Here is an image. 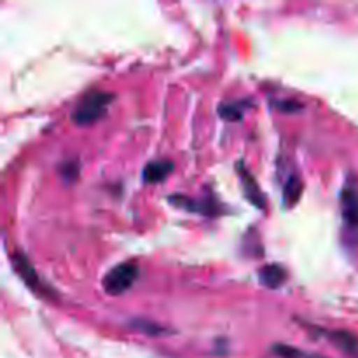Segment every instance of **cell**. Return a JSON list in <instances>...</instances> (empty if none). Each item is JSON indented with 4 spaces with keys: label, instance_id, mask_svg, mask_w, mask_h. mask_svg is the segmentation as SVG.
I'll return each instance as SVG.
<instances>
[{
    "label": "cell",
    "instance_id": "1",
    "mask_svg": "<svg viewBox=\"0 0 358 358\" xmlns=\"http://www.w3.org/2000/svg\"><path fill=\"white\" fill-rule=\"evenodd\" d=\"M114 100V94L108 91H90L79 100V103L73 108L72 119L79 126H90L101 119L107 112L108 105Z\"/></svg>",
    "mask_w": 358,
    "mask_h": 358
},
{
    "label": "cell",
    "instance_id": "2",
    "mask_svg": "<svg viewBox=\"0 0 358 358\" xmlns=\"http://www.w3.org/2000/svg\"><path fill=\"white\" fill-rule=\"evenodd\" d=\"M138 278V268L133 262H121L115 268H112L103 276V290L108 296H121L126 290L131 289L133 283Z\"/></svg>",
    "mask_w": 358,
    "mask_h": 358
},
{
    "label": "cell",
    "instance_id": "3",
    "mask_svg": "<svg viewBox=\"0 0 358 358\" xmlns=\"http://www.w3.org/2000/svg\"><path fill=\"white\" fill-rule=\"evenodd\" d=\"M168 201L171 205L178 206L182 210H187V212H194V213H201V215L206 217H213L219 215L220 213V205L217 203L215 198H203V199H192L189 196L184 194H171L168 198Z\"/></svg>",
    "mask_w": 358,
    "mask_h": 358
},
{
    "label": "cell",
    "instance_id": "4",
    "mask_svg": "<svg viewBox=\"0 0 358 358\" xmlns=\"http://www.w3.org/2000/svg\"><path fill=\"white\" fill-rule=\"evenodd\" d=\"M13 268H14V271L21 276V280H23V282L27 283L31 290L38 292L41 296H48L44 290V283L38 280V275H37V271H35V268L31 266V262L28 261L23 254H21V252L13 254Z\"/></svg>",
    "mask_w": 358,
    "mask_h": 358
},
{
    "label": "cell",
    "instance_id": "5",
    "mask_svg": "<svg viewBox=\"0 0 358 358\" xmlns=\"http://www.w3.org/2000/svg\"><path fill=\"white\" fill-rule=\"evenodd\" d=\"M236 171L240 173L241 185H243V192H245V196H247L248 201H250L254 206H257L259 210H264L266 208V198H264V194H262L261 187L257 185V182H255V178L248 173L243 163L236 164Z\"/></svg>",
    "mask_w": 358,
    "mask_h": 358
},
{
    "label": "cell",
    "instance_id": "6",
    "mask_svg": "<svg viewBox=\"0 0 358 358\" xmlns=\"http://www.w3.org/2000/svg\"><path fill=\"white\" fill-rule=\"evenodd\" d=\"M331 343H334L346 355L358 358V336L350 331H320Z\"/></svg>",
    "mask_w": 358,
    "mask_h": 358
},
{
    "label": "cell",
    "instance_id": "7",
    "mask_svg": "<svg viewBox=\"0 0 358 358\" xmlns=\"http://www.w3.org/2000/svg\"><path fill=\"white\" fill-rule=\"evenodd\" d=\"M341 212L346 226L358 227V191L350 185L341 192Z\"/></svg>",
    "mask_w": 358,
    "mask_h": 358
},
{
    "label": "cell",
    "instance_id": "8",
    "mask_svg": "<svg viewBox=\"0 0 358 358\" xmlns=\"http://www.w3.org/2000/svg\"><path fill=\"white\" fill-rule=\"evenodd\" d=\"M287 271L280 264H268L259 269V282L268 289H280L285 283Z\"/></svg>",
    "mask_w": 358,
    "mask_h": 358
},
{
    "label": "cell",
    "instance_id": "9",
    "mask_svg": "<svg viewBox=\"0 0 358 358\" xmlns=\"http://www.w3.org/2000/svg\"><path fill=\"white\" fill-rule=\"evenodd\" d=\"M171 170H173V163H171V161H150V163L145 164V168H143V180H145L147 184H159V182H163L164 178L171 173Z\"/></svg>",
    "mask_w": 358,
    "mask_h": 358
},
{
    "label": "cell",
    "instance_id": "10",
    "mask_svg": "<svg viewBox=\"0 0 358 358\" xmlns=\"http://www.w3.org/2000/svg\"><path fill=\"white\" fill-rule=\"evenodd\" d=\"M301 194H303V182L297 175H290L289 180L283 185V203L285 206H294L299 201Z\"/></svg>",
    "mask_w": 358,
    "mask_h": 358
},
{
    "label": "cell",
    "instance_id": "11",
    "mask_svg": "<svg viewBox=\"0 0 358 358\" xmlns=\"http://www.w3.org/2000/svg\"><path fill=\"white\" fill-rule=\"evenodd\" d=\"M245 105H248L247 101H224V103L219 105V115L226 121L236 122L241 121L243 117Z\"/></svg>",
    "mask_w": 358,
    "mask_h": 358
},
{
    "label": "cell",
    "instance_id": "12",
    "mask_svg": "<svg viewBox=\"0 0 358 358\" xmlns=\"http://www.w3.org/2000/svg\"><path fill=\"white\" fill-rule=\"evenodd\" d=\"M129 327L135 329V331L143 332L145 336H150V338H156V336L161 334H166L168 329L163 327V325L156 324V322H150V320H143V318H133L129 322Z\"/></svg>",
    "mask_w": 358,
    "mask_h": 358
},
{
    "label": "cell",
    "instance_id": "13",
    "mask_svg": "<svg viewBox=\"0 0 358 358\" xmlns=\"http://www.w3.org/2000/svg\"><path fill=\"white\" fill-rule=\"evenodd\" d=\"M273 353L280 358H310V355L303 352L299 348H294L289 345H275L273 346Z\"/></svg>",
    "mask_w": 358,
    "mask_h": 358
},
{
    "label": "cell",
    "instance_id": "14",
    "mask_svg": "<svg viewBox=\"0 0 358 358\" xmlns=\"http://www.w3.org/2000/svg\"><path fill=\"white\" fill-rule=\"evenodd\" d=\"M62 173L65 177V180H73L79 175V164H77V161H66L65 164H62Z\"/></svg>",
    "mask_w": 358,
    "mask_h": 358
},
{
    "label": "cell",
    "instance_id": "15",
    "mask_svg": "<svg viewBox=\"0 0 358 358\" xmlns=\"http://www.w3.org/2000/svg\"><path fill=\"white\" fill-rule=\"evenodd\" d=\"M278 108H282V110H285V112H296V110H299V108H303V103H297V101H294V100L280 101Z\"/></svg>",
    "mask_w": 358,
    "mask_h": 358
}]
</instances>
